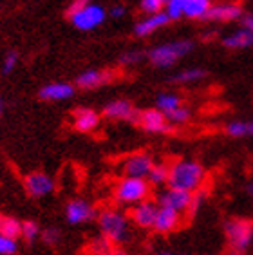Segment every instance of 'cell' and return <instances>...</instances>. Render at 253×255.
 I'll return each mask as SVG.
<instances>
[{"label": "cell", "mask_w": 253, "mask_h": 255, "mask_svg": "<svg viewBox=\"0 0 253 255\" xmlns=\"http://www.w3.org/2000/svg\"><path fill=\"white\" fill-rule=\"evenodd\" d=\"M206 168L203 163L190 157H181L170 163V176H168V187L177 190L195 194L205 188Z\"/></svg>", "instance_id": "obj_1"}, {"label": "cell", "mask_w": 253, "mask_h": 255, "mask_svg": "<svg viewBox=\"0 0 253 255\" xmlns=\"http://www.w3.org/2000/svg\"><path fill=\"white\" fill-rule=\"evenodd\" d=\"M98 228L103 237H107L114 246H123L132 241V221L128 214L120 208L109 206L98 214Z\"/></svg>", "instance_id": "obj_2"}, {"label": "cell", "mask_w": 253, "mask_h": 255, "mask_svg": "<svg viewBox=\"0 0 253 255\" xmlns=\"http://www.w3.org/2000/svg\"><path fill=\"white\" fill-rule=\"evenodd\" d=\"M152 185L146 179L137 177H125L118 179V183L112 188V197L120 206H136L139 203L150 199Z\"/></svg>", "instance_id": "obj_3"}, {"label": "cell", "mask_w": 253, "mask_h": 255, "mask_svg": "<svg viewBox=\"0 0 253 255\" xmlns=\"http://www.w3.org/2000/svg\"><path fill=\"white\" fill-rule=\"evenodd\" d=\"M223 234L228 250L244 255L253 245V221L248 217H228L223 225Z\"/></svg>", "instance_id": "obj_4"}, {"label": "cell", "mask_w": 253, "mask_h": 255, "mask_svg": "<svg viewBox=\"0 0 253 255\" xmlns=\"http://www.w3.org/2000/svg\"><path fill=\"white\" fill-rule=\"evenodd\" d=\"M192 49H194V42H190V40H177V42L157 45V47L150 49L148 51V58H150V62L156 67L166 69L172 67L183 56H186Z\"/></svg>", "instance_id": "obj_5"}, {"label": "cell", "mask_w": 253, "mask_h": 255, "mask_svg": "<svg viewBox=\"0 0 253 255\" xmlns=\"http://www.w3.org/2000/svg\"><path fill=\"white\" fill-rule=\"evenodd\" d=\"M96 206L93 205L87 199H82V197H74L71 201H67L65 208H63V216H65V221L71 226H82L89 225L98 219Z\"/></svg>", "instance_id": "obj_6"}, {"label": "cell", "mask_w": 253, "mask_h": 255, "mask_svg": "<svg viewBox=\"0 0 253 255\" xmlns=\"http://www.w3.org/2000/svg\"><path fill=\"white\" fill-rule=\"evenodd\" d=\"M156 159L148 152H136L125 157L122 163V174L125 177H137V179H146L152 172Z\"/></svg>", "instance_id": "obj_7"}, {"label": "cell", "mask_w": 253, "mask_h": 255, "mask_svg": "<svg viewBox=\"0 0 253 255\" xmlns=\"http://www.w3.org/2000/svg\"><path fill=\"white\" fill-rule=\"evenodd\" d=\"M192 196H194V194H190V192L165 187L159 190L156 201L161 208H170V210H175V212H179V214H183V216H186L190 208V203H192Z\"/></svg>", "instance_id": "obj_8"}, {"label": "cell", "mask_w": 253, "mask_h": 255, "mask_svg": "<svg viewBox=\"0 0 253 255\" xmlns=\"http://www.w3.org/2000/svg\"><path fill=\"white\" fill-rule=\"evenodd\" d=\"M157 210H159V205L156 199H146L139 205L132 206L128 210V217H130L132 225L139 230H152L154 223H156Z\"/></svg>", "instance_id": "obj_9"}, {"label": "cell", "mask_w": 253, "mask_h": 255, "mask_svg": "<svg viewBox=\"0 0 253 255\" xmlns=\"http://www.w3.org/2000/svg\"><path fill=\"white\" fill-rule=\"evenodd\" d=\"M54 179L45 172H29L24 176V190L33 199H42L54 192Z\"/></svg>", "instance_id": "obj_10"}, {"label": "cell", "mask_w": 253, "mask_h": 255, "mask_svg": "<svg viewBox=\"0 0 253 255\" xmlns=\"http://www.w3.org/2000/svg\"><path fill=\"white\" fill-rule=\"evenodd\" d=\"M107 16V11L103 9L102 5L98 4H89L87 7H83L82 11L74 13L73 16H69L73 25L80 31H93L98 25L103 24V20Z\"/></svg>", "instance_id": "obj_11"}, {"label": "cell", "mask_w": 253, "mask_h": 255, "mask_svg": "<svg viewBox=\"0 0 253 255\" xmlns=\"http://www.w3.org/2000/svg\"><path fill=\"white\" fill-rule=\"evenodd\" d=\"M137 125L148 134H168L172 132V125L166 118L165 113H161L159 109H146L139 114Z\"/></svg>", "instance_id": "obj_12"}, {"label": "cell", "mask_w": 253, "mask_h": 255, "mask_svg": "<svg viewBox=\"0 0 253 255\" xmlns=\"http://www.w3.org/2000/svg\"><path fill=\"white\" fill-rule=\"evenodd\" d=\"M139 114H141V111H137L128 100H114L103 107V116L107 120H114V122L137 123Z\"/></svg>", "instance_id": "obj_13"}, {"label": "cell", "mask_w": 253, "mask_h": 255, "mask_svg": "<svg viewBox=\"0 0 253 255\" xmlns=\"http://www.w3.org/2000/svg\"><path fill=\"white\" fill-rule=\"evenodd\" d=\"M183 219H185V216L179 214V212L170 210V208H161L159 206L156 223H154L152 230L156 232V234H159V236H168L172 232L179 230L181 225H183Z\"/></svg>", "instance_id": "obj_14"}, {"label": "cell", "mask_w": 253, "mask_h": 255, "mask_svg": "<svg viewBox=\"0 0 253 255\" xmlns=\"http://www.w3.org/2000/svg\"><path fill=\"white\" fill-rule=\"evenodd\" d=\"M40 100L44 102H63L74 96V85L65 84V82H54L47 84L38 91Z\"/></svg>", "instance_id": "obj_15"}, {"label": "cell", "mask_w": 253, "mask_h": 255, "mask_svg": "<svg viewBox=\"0 0 253 255\" xmlns=\"http://www.w3.org/2000/svg\"><path fill=\"white\" fill-rule=\"evenodd\" d=\"M73 122L78 132H93L100 125V114L89 107H80L74 111Z\"/></svg>", "instance_id": "obj_16"}, {"label": "cell", "mask_w": 253, "mask_h": 255, "mask_svg": "<svg viewBox=\"0 0 253 255\" xmlns=\"http://www.w3.org/2000/svg\"><path fill=\"white\" fill-rule=\"evenodd\" d=\"M243 16V7L234 2H224V4L212 5L208 11L206 20H215V22H232Z\"/></svg>", "instance_id": "obj_17"}, {"label": "cell", "mask_w": 253, "mask_h": 255, "mask_svg": "<svg viewBox=\"0 0 253 255\" xmlns=\"http://www.w3.org/2000/svg\"><path fill=\"white\" fill-rule=\"evenodd\" d=\"M112 78H114V74L111 71H94V69H91V71H85V73L80 74L76 78V85L80 89H96L100 85L109 84Z\"/></svg>", "instance_id": "obj_18"}, {"label": "cell", "mask_w": 253, "mask_h": 255, "mask_svg": "<svg viewBox=\"0 0 253 255\" xmlns=\"http://www.w3.org/2000/svg\"><path fill=\"white\" fill-rule=\"evenodd\" d=\"M168 22H170V18H168V15L163 11V13L150 15V16H146V18H143L141 22H137L136 27H134V33H136V36H141L143 38V36H148V34L156 33L161 27H165Z\"/></svg>", "instance_id": "obj_19"}, {"label": "cell", "mask_w": 253, "mask_h": 255, "mask_svg": "<svg viewBox=\"0 0 253 255\" xmlns=\"http://www.w3.org/2000/svg\"><path fill=\"white\" fill-rule=\"evenodd\" d=\"M223 45L228 47V49H244V47L253 45V34L243 27V29H237L235 33L223 38Z\"/></svg>", "instance_id": "obj_20"}, {"label": "cell", "mask_w": 253, "mask_h": 255, "mask_svg": "<svg viewBox=\"0 0 253 255\" xmlns=\"http://www.w3.org/2000/svg\"><path fill=\"white\" fill-rule=\"evenodd\" d=\"M210 9V0H183V15L188 18H206Z\"/></svg>", "instance_id": "obj_21"}, {"label": "cell", "mask_w": 253, "mask_h": 255, "mask_svg": "<svg viewBox=\"0 0 253 255\" xmlns=\"http://www.w3.org/2000/svg\"><path fill=\"white\" fill-rule=\"evenodd\" d=\"M168 176H170V163H156L146 181L150 183L152 188H165L168 187Z\"/></svg>", "instance_id": "obj_22"}, {"label": "cell", "mask_w": 253, "mask_h": 255, "mask_svg": "<svg viewBox=\"0 0 253 255\" xmlns=\"http://www.w3.org/2000/svg\"><path fill=\"white\" fill-rule=\"evenodd\" d=\"M0 236L11 237L18 241L22 237V221L13 216L0 214Z\"/></svg>", "instance_id": "obj_23"}, {"label": "cell", "mask_w": 253, "mask_h": 255, "mask_svg": "<svg viewBox=\"0 0 253 255\" xmlns=\"http://www.w3.org/2000/svg\"><path fill=\"white\" fill-rule=\"evenodd\" d=\"M118 250V246H114L107 237H103L102 234L94 239L89 241L87 245V254L89 255H114Z\"/></svg>", "instance_id": "obj_24"}, {"label": "cell", "mask_w": 253, "mask_h": 255, "mask_svg": "<svg viewBox=\"0 0 253 255\" xmlns=\"http://www.w3.org/2000/svg\"><path fill=\"white\" fill-rule=\"evenodd\" d=\"M179 107H183V100L179 94L175 93H161L156 98V109H159L161 113L170 114L174 111H177Z\"/></svg>", "instance_id": "obj_25"}, {"label": "cell", "mask_w": 253, "mask_h": 255, "mask_svg": "<svg viewBox=\"0 0 253 255\" xmlns=\"http://www.w3.org/2000/svg\"><path fill=\"white\" fill-rule=\"evenodd\" d=\"M206 78V71L201 67H192L185 69V71H179L175 73L174 76H170L172 84H195V82H201V80Z\"/></svg>", "instance_id": "obj_26"}, {"label": "cell", "mask_w": 253, "mask_h": 255, "mask_svg": "<svg viewBox=\"0 0 253 255\" xmlns=\"http://www.w3.org/2000/svg\"><path fill=\"white\" fill-rule=\"evenodd\" d=\"M40 234H42V228L36 221L33 219H27V221H22V239L25 243H34L36 239H40Z\"/></svg>", "instance_id": "obj_27"}, {"label": "cell", "mask_w": 253, "mask_h": 255, "mask_svg": "<svg viewBox=\"0 0 253 255\" xmlns=\"http://www.w3.org/2000/svg\"><path fill=\"white\" fill-rule=\"evenodd\" d=\"M208 203V194H206V190L203 188V190L195 192L194 196H192V203H190V208H188V214H186V217H195L197 214H199L203 208H205V205Z\"/></svg>", "instance_id": "obj_28"}, {"label": "cell", "mask_w": 253, "mask_h": 255, "mask_svg": "<svg viewBox=\"0 0 253 255\" xmlns=\"http://www.w3.org/2000/svg\"><path fill=\"white\" fill-rule=\"evenodd\" d=\"M230 137H248V120H234L224 127Z\"/></svg>", "instance_id": "obj_29"}, {"label": "cell", "mask_w": 253, "mask_h": 255, "mask_svg": "<svg viewBox=\"0 0 253 255\" xmlns=\"http://www.w3.org/2000/svg\"><path fill=\"white\" fill-rule=\"evenodd\" d=\"M40 239H42V243L45 246L54 248L62 241V230H60L58 226H45L44 230H42V234H40Z\"/></svg>", "instance_id": "obj_30"}, {"label": "cell", "mask_w": 253, "mask_h": 255, "mask_svg": "<svg viewBox=\"0 0 253 255\" xmlns=\"http://www.w3.org/2000/svg\"><path fill=\"white\" fill-rule=\"evenodd\" d=\"M166 118H168V122H170L172 127H179V125H186V123L190 122V118H192V111H190L188 107H179L177 111H174V113L166 114Z\"/></svg>", "instance_id": "obj_31"}, {"label": "cell", "mask_w": 253, "mask_h": 255, "mask_svg": "<svg viewBox=\"0 0 253 255\" xmlns=\"http://www.w3.org/2000/svg\"><path fill=\"white\" fill-rule=\"evenodd\" d=\"M166 4H168V0H141L139 7H141L143 13H148V16H150V15H157V13H163Z\"/></svg>", "instance_id": "obj_32"}, {"label": "cell", "mask_w": 253, "mask_h": 255, "mask_svg": "<svg viewBox=\"0 0 253 255\" xmlns=\"http://www.w3.org/2000/svg\"><path fill=\"white\" fill-rule=\"evenodd\" d=\"M16 252H18V241L0 236V255H16Z\"/></svg>", "instance_id": "obj_33"}, {"label": "cell", "mask_w": 253, "mask_h": 255, "mask_svg": "<svg viewBox=\"0 0 253 255\" xmlns=\"http://www.w3.org/2000/svg\"><path fill=\"white\" fill-rule=\"evenodd\" d=\"M165 13L170 20H179L181 16H185L183 15V0H168Z\"/></svg>", "instance_id": "obj_34"}, {"label": "cell", "mask_w": 253, "mask_h": 255, "mask_svg": "<svg viewBox=\"0 0 253 255\" xmlns=\"http://www.w3.org/2000/svg\"><path fill=\"white\" fill-rule=\"evenodd\" d=\"M16 62H18V54H16L15 51H9V53L5 54L4 64H2V73H4V74H9L11 71L15 69Z\"/></svg>", "instance_id": "obj_35"}, {"label": "cell", "mask_w": 253, "mask_h": 255, "mask_svg": "<svg viewBox=\"0 0 253 255\" xmlns=\"http://www.w3.org/2000/svg\"><path fill=\"white\" fill-rule=\"evenodd\" d=\"M143 58V53H139V51H130V53H125L120 58V62L125 65H130V64H137L139 60Z\"/></svg>", "instance_id": "obj_36"}, {"label": "cell", "mask_w": 253, "mask_h": 255, "mask_svg": "<svg viewBox=\"0 0 253 255\" xmlns=\"http://www.w3.org/2000/svg\"><path fill=\"white\" fill-rule=\"evenodd\" d=\"M89 4H91V0H73V2H71V5H69V9H67V15L73 16L74 13L82 11L83 7H87Z\"/></svg>", "instance_id": "obj_37"}, {"label": "cell", "mask_w": 253, "mask_h": 255, "mask_svg": "<svg viewBox=\"0 0 253 255\" xmlns=\"http://www.w3.org/2000/svg\"><path fill=\"white\" fill-rule=\"evenodd\" d=\"M243 27H244V29H248L250 33L253 34V16L252 15L243 16Z\"/></svg>", "instance_id": "obj_38"}, {"label": "cell", "mask_w": 253, "mask_h": 255, "mask_svg": "<svg viewBox=\"0 0 253 255\" xmlns=\"http://www.w3.org/2000/svg\"><path fill=\"white\" fill-rule=\"evenodd\" d=\"M111 15L114 16V18H120V16L125 15V7H123V5H114L111 9Z\"/></svg>", "instance_id": "obj_39"}, {"label": "cell", "mask_w": 253, "mask_h": 255, "mask_svg": "<svg viewBox=\"0 0 253 255\" xmlns=\"http://www.w3.org/2000/svg\"><path fill=\"white\" fill-rule=\"evenodd\" d=\"M244 196L248 197L250 201H253V181H248L244 185Z\"/></svg>", "instance_id": "obj_40"}, {"label": "cell", "mask_w": 253, "mask_h": 255, "mask_svg": "<svg viewBox=\"0 0 253 255\" xmlns=\"http://www.w3.org/2000/svg\"><path fill=\"white\" fill-rule=\"evenodd\" d=\"M248 137H253V120H248Z\"/></svg>", "instance_id": "obj_41"}, {"label": "cell", "mask_w": 253, "mask_h": 255, "mask_svg": "<svg viewBox=\"0 0 253 255\" xmlns=\"http://www.w3.org/2000/svg\"><path fill=\"white\" fill-rule=\"evenodd\" d=\"M2 114H4V102L0 98V118H2Z\"/></svg>", "instance_id": "obj_42"}, {"label": "cell", "mask_w": 253, "mask_h": 255, "mask_svg": "<svg viewBox=\"0 0 253 255\" xmlns=\"http://www.w3.org/2000/svg\"><path fill=\"white\" fill-rule=\"evenodd\" d=\"M114 255H128V254H126V252H123L122 248H118V250H116V254H114Z\"/></svg>", "instance_id": "obj_43"}, {"label": "cell", "mask_w": 253, "mask_h": 255, "mask_svg": "<svg viewBox=\"0 0 253 255\" xmlns=\"http://www.w3.org/2000/svg\"><path fill=\"white\" fill-rule=\"evenodd\" d=\"M224 255H243V254H239V252H234V250H228Z\"/></svg>", "instance_id": "obj_44"}, {"label": "cell", "mask_w": 253, "mask_h": 255, "mask_svg": "<svg viewBox=\"0 0 253 255\" xmlns=\"http://www.w3.org/2000/svg\"><path fill=\"white\" fill-rule=\"evenodd\" d=\"M159 255H175V254H172V252H161Z\"/></svg>", "instance_id": "obj_45"}, {"label": "cell", "mask_w": 253, "mask_h": 255, "mask_svg": "<svg viewBox=\"0 0 253 255\" xmlns=\"http://www.w3.org/2000/svg\"><path fill=\"white\" fill-rule=\"evenodd\" d=\"M205 255H221V254H205Z\"/></svg>", "instance_id": "obj_46"}, {"label": "cell", "mask_w": 253, "mask_h": 255, "mask_svg": "<svg viewBox=\"0 0 253 255\" xmlns=\"http://www.w3.org/2000/svg\"><path fill=\"white\" fill-rule=\"evenodd\" d=\"M181 255H190V254H181Z\"/></svg>", "instance_id": "obj_47"}]
</instances>
